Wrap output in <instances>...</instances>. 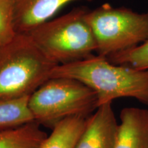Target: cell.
<instances>
[{"label": "cell", "instance_id": "obj_3", "mask_svg": "<svg viewBox=\"0 0 148 148\" xmlns=\"http://www.w3.org/2000/svg\"><path fill=\"white\" fill-rule=\"evenodd\" d=\"M88 10L77 8L40 24L27 34L52 62L71 63L92 56L97 45L86 19Z\"/></svg>", "mask_w": 148, "mask_h": 148}, {"label": "cell", "instance_id": "obj_6", "mask_svg": "<svg viewBox=\"0 0 148 148\" xmlns=\"http://www.w3.org/2000/svg\"><path fill=\"white\" fill-rule=\"evenodd\" d=\"M111 104L98 106L88 116L75 148H114L118 123Z\"/></svg>", "mask_w": 148, "mask_h": 148}, {"label": "cell", "instance_id": "obj_9", "mask_svg": "<svg viewBox=\"0 0 148 148\" xmlns=\"http://www.w3.org/2000/svg\"><path fill=\"white\" fill-rule=\"evenodd\" d=\"M88 116H76L66 118L52 128L39 148H75L84 130Z\"/></svg>", "mask_w": 148, "mask_h": 148}, {"label": "cell", "instance_id": "obj_12", "mask_svg": "<svg viewBox=\"0 0 148 148\" xmlns=\"http://www.w3.org/2000/svg\"><path fill=\"white\" fill-rule=\"evenodd\" d=\"M114 64L148 71V38L136 47L107 57Z\"/></svg>", "mask_w": 148, "mask_h": 148}, {"label": "cell", "instance_id": "obj_2", "mask_svg": "<svg viewBox=\"0 0 148 148\" xmlns=\"http://www.w3.org/2000/svg\"><path fill=\"white\" fill-rule=\"evenodd\" d=\"M27 34H17L0 47V99L30 96L57 66Z\"/></svg>", "mask_w": 148, "mask_h": 148}, {"label": "cell", "instance_id": "obj_7", "mask_svg": "<svg viewBox=\"0 0 148 148\" xmlns=\"http://www.w3.org/2000/svg\"><path fill=\"white\" fill-rule=\"evenodd\" d=\"M75 1L92 0H13L16 34H27L40 24L50 20L64 5Z\"/></svg>", "mask_w": 148, "mask_h": 148}, {"label": "cell", "instance_id": "obj_13", "mask_svg": "<svg viewBox=\"0 0 148 148\" xmlns=\"http://www.w3.org/2000/svg\"><path fill=\"white\" fill-rule=\"evenodd\" d=\"M16 34L13 0H0V47L12 41Z\"/></svg>", "mask_w": 148, "mask_h": 148}, {"label": "cell", "instance_id": "obj_5", "mask_svg": "<svg viewBox=\"0 0 148 148\" xmlns=\"http://www.w3.org/2000/svg\"><path fill=\"white\" fill-rule=\"evenodd\" d=\"M86 19L95 36L96 52L100 56L107 58L138 46L148 38V12L138 13L106 3L88 10Z\"/></svg>", "mask_w": 148, "mask_h": 148}, {"label": "cell", "instance_id": "obj_10", "mask_svg": "<svg viewBox=\"0 0 148 148\" xmlns=\"http://www.w3.org/2000/svg\"><path fill=\"white\" fill-rule=\"evenodd\" d=\"M47 134L36 121L0 130V148H39Z\"/></svg>", "mask_w": 148, "mask_h": 148}, {"label": "cell", "instance_id": "obj_8", "mask_svg": "<svg viewBox=\"0 0 148 148\" xmlns=\"http://www.w3.org/2000/svg\"><path fill=\"white\" fill-rule=\"evenodd\" d=\"M114 148H148V110L127 107L121 110Z\"/></svg>", "mask_w": 148, "mask_h": 148}, {"label": "cell", "instance_id": "obj_11", "mask_svg": "<svg viewBox=\"0 0 148 148\" xmlns=\"http://www.w3.org/2000/svg\"><path fill=\"white\" fill-rule=\"evenodd\" d=\"M29 96L0 99V130L13 128L34 121L29 110Z\"/></svg>", "mask_w": 148, "mask_h": 148}, {"label": "cell", "instance_id": "obj_1", "mask_svg": "<svg viewBox=\"0 0 148 148\" xmlns=\"http://www.w3.org/2000/svg\"><path fill=\"white\" fill-rule=\"evenodd\" d=\"M69 77L87 86L95 93L97 107L123 97L148 105V71L114 64L106 57L94 56L56 66L51 77Z\"/></svg>", "mask_w": 148, "mask_h": 148}, {"label": "cell", "instance_id": "obj_4", "mask_svg": "<svg viewBox=\"0 0 148 148\" xmlns=\"http://www.w3.org/2000/svg\"><path fill=\"white\" fill-rule=\"evenodd\" d=\"M34 121L53 127L72 116H88L97 108L95 93L87 86L69 77H51L29 97Z\"/></svg>", "mask_w": 148, "mask_h": 148}]
</instances>
